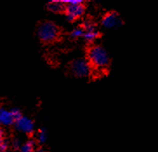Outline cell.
<instances>
[{"mask_svg":"<svg viewBox=\"0 0 158 152\" xmlns=\"http://www.w3.org/2000/svg\"><path fill=\"white\" fill-rule=\"evenodd\" d=\"M8 148H9V142L5 137V129L2 128L0 134V152H7Z\"/></svg>","mask_w":158,"mask_h":152,"instance_id":"obj_10","label":"cell"},{"mask_svg":"<svg viewBox=\"0 0 158 152\" xmlns=\"http://www.w3.org/2000/svg\"><path fill=\"white\" fill-rule=\"evenodd\" d=\"M66 5L65 17L68 21L74 22L80 19L85 11V5L83 0H63Z\"/></svg>","mask_w":158,"mask_h":152,"instance_id":"obj_3","label":"cell"},{"mask_svg":"<svg viewBox=\"0 0 158 152\" xmlns=\"http://www.w3.org/2000/svg\"><path fill=\"white\" fill-rule=\"evenodd\" d=\"M87 59L92 70H104L110 65V57L106 50L101 45H90L87 51Z\"/></svg>","mask_w":158,"mask_h":152,"instance_id":"obj_1","label":"cell"},{"mask_svg":"<svg viewBox=\"0 0 158 152\" xmlns=\"http://www.w3.org/2000/svg\"><path fill=\"white\" fill-rule=\"evenodd\" d=\"M70 73L76 78H86L93 72L92 67L87 58H77L69 65Z\"/></svg>","mask_w":158,"mask_h":152,"instance_id":"obj_4","label":"cell"},{"mask_svg":"<svg viewBox=\"0 0 158 152\" xmlns=\"http://www.w3.org/2000/svg\"><path fill=\"white\" fill-rule=\"evenodd\" d=\"M34 147H35V142L30 139L21 146L20 152H34Z\"/></svg>","mask_w":158,"mask_h":152,"instance_id":"obj_12","label":"cell"},{"mask_svg":"<svg viewBox=\"0 0 158 152\" xmlns=\"http://www.w3.org/2000/svg\"><path fill=\"white\" fill-rule=\"evenodd\" d=\"M47 9L53 13H64L66 5L63 0H51L47 4Z\"/></svg>","mask_w":158,"mask_h":152,"instance_id":"obj_9","label":"cell"},{"mask_svg":"<svg viewBox=\"0 0 158 152\" xmlns=\"http://www.w3.org/2000/svg\"><path fill=\"white\" fill-rule=\"evenodd\" d=\"M36 32L40 41L50 44L58 39L61 34V29L51 21H42L37 24Z\"/></svg>","mask_w":158,"mask_h":152,"instance_id":"obj_2","label":"cell"},{"mask_svg":"<svg viewBox=\"0 0 158 152\" xmlns=\"http://www.w3.org/2000/svg\"><path fill=\"white\" fill-rule=\"evenodd\" d=\"M101 23L103 27L111 29V28L117 27L122 23V20L119 14L116 11H110L102 17Z\"/></svg>","mask_w":158,"mask_h":152,"instance_id":"obj_6","label":"cell"},{"mask_svg":"<svg viewBox=\"0 0 158 152\" xmlns=\"http://www.w3.org/2000/svg\"><path fill=\"white\" fill-rule=\"evenodd\" d=\"M47 139V134L45 129H39L37 133V142L39 143H45Z\"/></svg>","mask_w":158,"mask_h":152,"instance_id":"obj_13","label":"cell"},{"mask_svg":"<svg viewBox=\"0 0 158 152\" xmlns=\"http://www.w3.org/2000/svg\"><path fill=\"white\" fill-rule=\"evenodd\" d=\"M14 126L16 129H18L20 132L31 134L33 132V129H34V122L31 118L23 116L21 118L16 121Z\"/></svg>","mask_w":158,"mask_h":152,"instance_id":"obj_7","label":"cell"},{"mask_svg":"<svg viewBox=\"0 0 158 152\" xmlns=\"http://www.w3.org/2000/svg\"><path fill=\"white\" fill-rule=\"evenodd\" d=\"M84 29L82 25H79L78 27L74 28L70 32V36L73 39H77L80 37H84Z\"/></svg>","mask_w":158,"mask_h":152,"instance_id":"obj_11","label":"cell"},{"mask_svg":"<svg viewBox=\"0 0 158 152\" xmlns=\"http://www.w3.org/2000/svg\"><path fill=\"white\" fill-rule=\"evenodd\" d=\"M82 26L84 29V38L86 42L92 43V42H94L96 39H98V37H100V32L97 29L96 24L93 22L87 20L82 24Z\"/></svg>","mask_w":158,"mask_h":152,"instance_id":"obj_5","label":"cell"},{"mask_svg":"<svg viewBox=\"0 0 158 152\" xmlns=\"http://www.w3.org/2000/svg\"><path fill=\"white\" fill-rule=\"evenodd\" d=\"M0 122L4 126L14 125L16 119L11 111L5 110V108H1L0 110Z\"/></svg>","mask_w":158,"mask_h":152,"instance_id":"obj_8","label":"cell"},{"mask_svg":"<svg viewBox=\"0 0 158 152\" xmlns=\"http://www.w3.org/2000/svg\"><path fill=\"white\" fill-rule=\"evenodd\" d=\"M11 144H12V147L14 149H21V145H20L21 143L18 138H14V140L11 142Z\"/></svg>","mask_w":158,"mask_h":152,"instance_id":"obj_14","label":"cell"},{"mask_svg":"<svg viewBox=\"0 0 158 152\" xmlns=\"http://www.w3.org/2000/svg\"><path fill=\"white\" fill-rule=\"evenodd\" d=\"M37 152H42V151H41V150H38V151H37Z\"/></svg>","mask_w":158,"mask_h":152,"instance_id":"obj_15","label":"cell"}]
</instances>
